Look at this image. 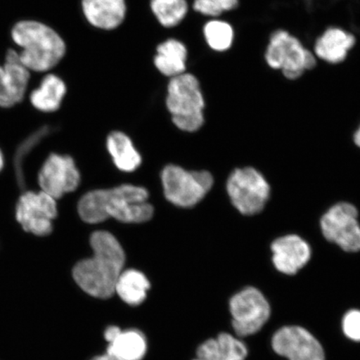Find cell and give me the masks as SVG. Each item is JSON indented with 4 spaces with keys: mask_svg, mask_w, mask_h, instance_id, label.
<instances>
[{
    "mask_svg": "<svg viewBox=\"0 0 360 360\" xmlns=\"http://www.w3.org/2000/svg\"><path fill=\"white\" fill-rule=\"evenodd\" d=\"M148 198L145 188L132 184L93 191L81 198L78 212L88 224H100L111 218L125 224L145 223L154 214Z\"/></svg>",
    "mask_w": 360,
    "mask_h": 360,
    "instance_id": "cell-1",
    "label": "cell"
},
{
    "mask_svg": "<svg viewBox=\"0 0 360 360\" xmlns=\"http://www.w3.org/2000/svg\"><path fill=\"white\" fill-rule=\"evenodd\" d=\"M90 245L93 255L75 265L73 277L86 294L98 299L110 298L123 272L124 251L117 238L107 231L93 233Z\"/></svg>",
    "mask_w": 360,
    "mask_h": 360,
    "instance_id": "cell-2",
    "label": "cell"
},
{
    "mask_svg": "<svg viewBox=\"0 0 360 360\" xmlns=\"http://www.w3.org/2000/svg\"><path fill=\"white\" fill-rule=\"evenodd\" d=\"M11 36L22 51L20 60L30 71L46 72L56 67L64 58L66 45L51 27L34 20L17 22Z\"/></svg>",
    "mask_w": 360,
    "mask_h": 360,
    "instance_id": "cell-3",
    "label": "cell"
},
{
    "mask_svg": "<svg viewBox=\"0 0 360 360\" xmlns=\"http://www.w3.org/2000/svg\"><path fill=\"white\" fill-rule=\"evenodd\" d=\"M166 105L174 124L183 131L195 132L204 124L205 100L195 75L184 73L171 78Z\"/></svg>",
    "mask_w": 360,
    "mask_h": 360,
    "instance_id": "cell-4",
    "label": "cell"
},
{
    "mask_svg": "<svg viewBox=\"0 0 360 360\" xmlns=\"http://www.w3.org/2000/svg\"><path fill=\"white\" fill-rule=\"evenodd\" d=\"M161 179L166 199L181 208L196 205L214 184L212 175L207 171H188L174 165L166 166Z\"/></svg>",
    "mask_w": 360,
    "mask_h": 360,
    "instance_id": "cell-5",
    "label": "cell"
},
{
    "mask_svg": "<svg viewBox=\"0 0 360 360\" xmlns=\"http://www.w3.org/2000/svg\"><path fill=\"white\" fill-rule=\"evenodd\" d=\"M265 60L274 70H281L289 79H296L316 65V58L300 40L285 30H277L270 37Z\"/></svg>",
    "mask_w": 360,
    "mask_h": 360,
    "instance_id": "cell-6",
    "label": "cell"
},
{
    "mask_svg": "<svg viewBox=\"0 0 360 360\" xmlns=\"http://www.w3.org/2000/svg\"><path fill=\"white\" fill-rule=\"evenodd\" d=\"M232 326L238 337L255 335L266 323L271 314L266 298L258 289L247 287L229 301Z\"/></svg>",
    "mask_w": 360,
    "mask_h": 360,
    "instance_id": "cell-7",
    "label": "cell"
},
{
    "mask_svg": "<svg viewBox=\"0 0 360 360\" xmlns=\"http://www.w3.org/2000/svg\"><path fill=\"white\" fill-rule=\"evenodd\" d=\"M227 191L232 204L245 215L258 214L269 200V186L254 168L237 169L229 176Z\"/></svg>",
    "mask_w": 360,
    "mask_h": 360,
    "instance_id": "cell-8",
    "label": "cell"
},
{
    "mask_svg": "<svg viewBox=\"0 0 360 360\" xmlns=\"http://www.w3.org/2000/svg\"><path fill=\"white\" fill-rule=\"evenodd\" d=\"M58 214L56 200L43 191L27 192L16 205V219L25 232L47 236Z\"/></svg>",
    "mask_w": 360,
    "mask_h": 360,
    "instance_id": "cell-9",
    "label": "cell"
},
{
    "mask_svg": "<svg viewBox=\"0 0 360 360\" xmlns=\"http://www.w3.org/2000/svg\"><path fill=\"white\" fill-rule=\"evenodd\" d=\"M323 236L347 252L360 251L358 211L349 202L333 206L321 219Z\"/></svg>",
    "mask_w": 360,
    "mask_h": 360,
    "instance_id": "cell-10",
    "label": "cell"
},
{
    "mask_svg": "<svg viewBox=\"0 0 360 360\" xmlns=\"http://www.w3.org/2000/svg\"><path fill=\"white\" fill-rule=\"evenodd\" d=\"M272 348L289 360H326L325 350L311 333L300 326H285L272 338Z\"/></svg>",
    "mask_w": 360,
    "mask_h": 360,
    "instance_id": "cell-11",
    "label": "cell"
},
{
    "mask_svg": "<svg viewBox=\"0 0 360 360\" xmlns=\"http://www.w3.org/2000/svg\"><path fill=\"white\" fill-rule=\"evenodd\" d=\"M80 183V174L71 157L53 154L42 166L39 174L41 191L55 200L73 192Z\"/></svg>",
    "mask_w": 360,
    "mask_h": 360,
    "instance_id": "cell-12",
    "label": "cell"
},
{
    "mask_svg": "<svg viewBox=\"0 0 360 360\" xmlns=\"http://www.w3.org/2000/svg\"><path fill=\"white\" fill-rule=\"evenodd\" d=\"M30 71L22 64L19 52L8 51L6 61L0 65V106L10 108L24 98Z\"/></svg>",
    "mask_w": 360,
    "mask_h": 360,
    "instance_id": "cell-13",
    "label": "cell"
},
{
    "mask_svg": "<svg viewBox=\"0 0 360 360\" xmlns=\"http://www.w3.org/2000/svg\"><path fill=\"white\" fill-rule=\"evenodd\" d=\"M273 263L278 271L292 276L302 269L311 257L307 242L298 236L277 238L271 245Z\"/></svg>",
    "mask_w": 360,
    "mask_h": 360,
    "instance_id": "cell-14",
    "label": "cell"
},
{
    "mask_svg": "<svg viewBox=\"0 0 360 360\" xmlns=\"http://www.w3.org/2000/svg\"><path fill=\"white\" fill-rule=\"evenodd\" d=\"M82 8L89 24L105 30L118 28L127 11L125 0H82Z\"/></svg>",
    "mask_w": 360,
    "mask_h": 360,
    "instance_id": "cell-15",
    "label": "cell"
},
{
    "mask_svg": "<svg viewBox=\"0 0 360 360\" xmlns=\"http://www.w3.org/2000/svg\"><path fill=\"white\" fill-rule=\"evenodd\" d=\"M247 355L244 342L229 333H221L201 344L193 360H245Z\"/></svg>",
    "mask_w": 360,
    "mask_h": 360,
    "instance_id": "cell-16",
    "label": "cell"
},
{
    "mask_svg": "<svg viewBox=\"0 0 360 360\" xmlns=\"http://www.w3.org/2000/svg\"><path fill=\"white\" fill-rule=\"evenodd\" d=\"M354 36L340 28H330L317 39L314 52L330 64L343 62L355 44Z\"/></svg>",
    "mask_w": 360,
    "mask_h": 360,
    "instance_id": "cell-17",
    "label": "cell"
},
{
    "mask_svg": "<svg viewBox=\"0 0 360 360\" xmlns=\"http://www.w3.org/2000/svg\"><path fill=\"white\" fill-rule=\"evenodd\" d=\"M187 56L186 45L170 39L158 46L155 65L161 74L170 78L176 77L186 73Z\"/></svg>",
    "mask_w": 360,
    "mask_h": 360,
    "instance_id": "cell-18",
    "label": "cell"
},
{
    "mask_svg": "<svg viewBox=\"0 0 360 360\" xmlns=\"http://www.w3.org/2000/svg\"><path fill=\"white\" fill-rule=\"evenodd\" d=\"M66 90L64 81L55 75H48L39 88L30 94V102L39 111L55 112L60 109Z\"/></svg>",
    "mask_w": 360,
    "mask_h": 360,
    "instance_id": "cell-19",
    "label": "cell"
},
{
    "mask_svg": "<svg viewBox=\"0 0 360 360\" xmlns=\"http://www.w3.org/2000/svg\"><path fill=\"white\" fill-rule=\"evenodd\" d=\"M107 148L117 168L133 172L141 165V156L135 150L131 139L122 132H112L107 139Z\"/></svg>",
    "mask_w": 360,
    "mask_h": 360,
    "instance_id": "cell-20",
    "label": "cell"
},
{
    "mask_svg": "<svg viewBox=\"0 0 360 360\" xmlns=\"http://www.w3.org/2000/svg\"><path fill=\"white\" fill-rule=\"evenodd\" d=\"M150 283L142 272L136 269L123 270L115 285V294L124 303L138 306L146 300Z\"/></svg>",
    "mask_w": 360,
    "mask_h": 360,
    "instance_id": "cell-21",
    "label": "cell"
},
{
    "mask_svg": "<svg viewBox=\"0 0 360 360\" xmlns=\"http://www.w3.org/2000/svg\"><path fill=\"white\" fill-rule=\"evenodd\" d=\"M106 353L122 360H142L147 353L146 338L136 330H121L110 342Z\"/></svg>",
    "mask_w": 360,
    "mask_h": 360,
    "instance_id": "cell-22",
    "label": "cell"
},
{
    "mask_svg": "<svg viewBox=\"0 0 360 360\" xmlns=\"http://www.w3.org/2000/svg\"><path fill=\"white\" fill-rule=\"evenodd\" d=\"M150 7L157 20L166 28L178 25L188 12L186 0H151Z\"/></svg>",
    "mask_w": 360,
    "mask_h": 360,
    "instance_id": "cell-23",
    "label": "cell"
},
{
    "mask_svg": "<svg viewBox=\"0 0 360 360\" xmlns=\"http://www.w3.org/2000/svg\"><path fill=\"white\" fill-rule=\"evenodd\" d=\"M204 34L209 46L215 51H226L233 44V30L227 22L211 20L207 22Z\"/></svg>",
    "mask_w": 360,
    "mask_h": 360,
    "instance_id": "cell-24",
    "label": "cell"
},
{
    "mask_svg": "<svg viewBox=\"0 0 360 360\" xmlns=\"http://www.w3.org/2000/svg\"><path fill=\"white\" fill-rule=\"evenodd\" d=\"M342 326L349 340L360 342V310L352 309L346 313Z\"/></svg>",
    "mask_w": 360,
    "mask_h": 360,
    "instance_id": "cell-25",
    "label": "cell"
},
{
    "mask_svg": "<svg viewBox=\"0 0 360 360\" xmlns=\"http://www.w3.org/2000/svg\"><path fill=\"white\" fill-rule=\"evenodd\" d=\"M193 8L202 15L210 17H218L224 12L216 0H195Z\"/></svg>",
    "mask_w": 360,
    "mask_h": 360,
    "instance_id": "cell-26",
    "label": "cell"
},
{
    "mask_svg": "<svg viewBox=\"0 0 360 360\" xmlns=\"http://www.w3.org/2000/svg\"><path fill=\"white\" fill-rule=\"evenodd\" d=\"M216 1L219 4L224 11H233L238 4V0H216Z\"/></svg>",
    "mask_w": 360,
    "mask_h": 360,
    "instance_id": "cell-27",
    "label": "cell"
},
{
    "mask_svg": "<svg viewBox=\"0 0 360 360\" xmlns=\"http://www.w3.org/2000/svg\"><path fill=\"white\" fill-rule=\"evenodd\" d=\"M121 328L117 326L108 327L105 331V338L108 343H110L118 335Z\"/></svg>",
    "mask_w": 360,
    "mask_h": 360,
    "instance_id": "cell-28",
    "label": "cell"
},
{
    "mask_svg": "<svg viewBox=\"0 0 360 360\" xmlns=\"http://www.w3.org/2000/svg\"><path fill=\"white\" fill-rule=\"evenodd\" d=\"M90 360H122V359L117 358V357L114 356V355L106 353L105 354L101 355V356L94 357Z\"/></svg>",
    "mask_w": 360,
    "mask_h": 360,
    "instance_id": "cell-29",
    "label": "cell"
},
{
    "mask_svg": "<svg viewBox=\"0 0 360 360\" xmlns=\"http://www.w3.org/2000/svg\"><path fill=\"white\" fill-rule=\"evenodd\" d=\"M354 142L359 147H360V127L358 129V131L355 133Z\"/></svg>",
    "mask_w": 360,
    "mask_h": 360,
    "instance_id": "cell-30",
    "label": "cell"
},
{
    "mask_svg": "<svg viewBox=\"0 0 360 360\" xmlns=\"http://www.w3.org/2000/svg\"><path fill=\"white\" fill-rule=\"evenodd\" d=\"M4 156H3L1 150H0V171L2 170V169L4 167Z\"/></svg>",
    "mask_w": 360,
    "mask_h": 360,
    "instance_id": "cell-31",
    "label": "cell"
}]
</instances>
